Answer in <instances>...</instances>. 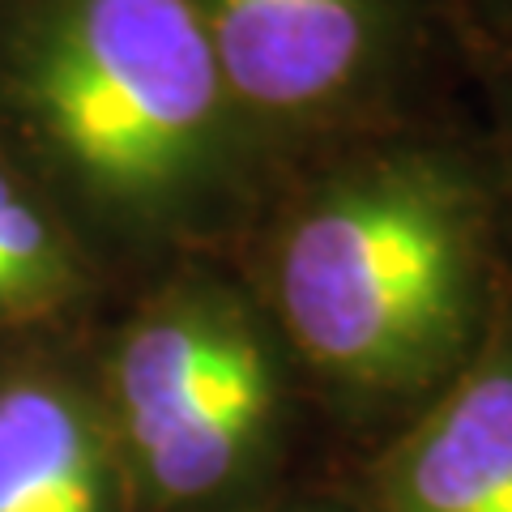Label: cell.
Masks as SVG:
<instances>
[{"instance_id": "cell-1", "label": "cell", "mask_w": 512, "mask_h": 512, "mask_svg": "<svg viewBox=\"0 0 512 512\" xmlns=\"http://www.w3.org/2000/svg\"><path fill=\"white\" fill-rule=\"evenodd\" d=\"M470 274V227L453 188L393 167L333 188L295 222L278 252V303L312 363L393 384L453 346Z\"/></svg>"}, {"instance_id": "cell-2", "label": "cell", "mask_w": 512, "mask_h": 512, "mask_svg": "<svg viewBox=\"0 0 512 512\" xmlns=\"http://www.w3.org/2000/svg\"><path fill=\"white\" fill-rule=\"evenodd\" d=\"M222 73L192 0H47L22 103L90 188L154 205L210 154Z\"/></svg>"}, {"instance_id": "cell-3", "label": "cell", "mask_w": 512, "mask_h": 512, "mask_svg": "<svg viewBox=\"0 0 512 512\" xmlns=\"http://www.w3.org/2000/svg\"><path fill=\"white\" fill-rule=\"evenodd\" d=\"M116 402L141 483L154 500L188 508L248 470L269 427L274 376L231 312L184 303L128 333Z\"/></svg>"}, {"instance_id": "cell-4", "label": "cell", "mask_w": 512, "mask_h": 512, "mask_svg": "<svg viewBox=\"0 0 512 512\" xmlns=\"http://www.w3.org/2000/svg\"><path fill=\"white\" fill-rule=\"evenodd\" d=\"M222 86L265 111H308L367 56V0H192Z\"/></svg>"}, {"instance_id": "cell-5", "label": "cell", "mask_w": 512, "mask_h": 512, "mask_svg": "<svg viewBox=\"0 0 512 512\" xmlns=\"http://www.w3.org/2000/svg\"><path fill=\"white\" fill-rule=\"evenodd\" d=\"M380 512H512V367H478L397 444Z\"/></svg>"}, {"instance_id": "cell-6", "label": "cell", "mask_w": 512, "mask_h": 512, "mask_svg": "<svg viewBox=\"0 0 512 512\" xmlns=\"http://www.w3.org/2000/svg\"><path fill=\"white\" fill-rule=\"evenodd\" d=\"M107 448L86 406L52 380L0 389V512H111Z\"/></svg>"}, {"instance_id": "cell-7", "label": "cell", "mask_w": 512, "mask_h": 512, "mask_svg": "<svg viewBox=\"0 0 512 512\" xmlns=\"http://www.w3.org/2000/svg\"><path fill=\"white\" fill-rule=\"evenodd\" d=\"M69 252L26 192L0 171V316H30L64 299Z\"/></svg>"}]
</instances>
